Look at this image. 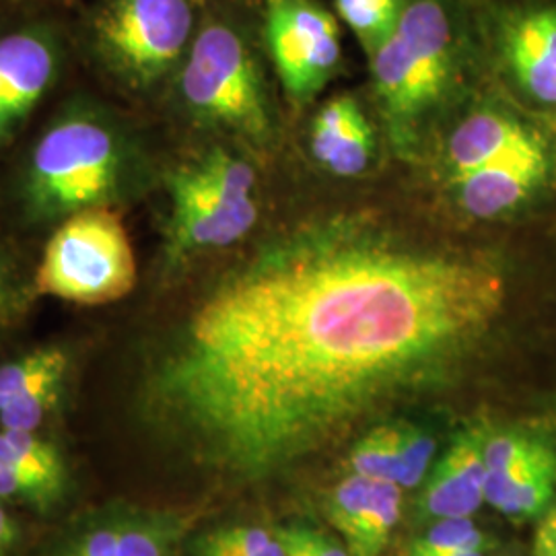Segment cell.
I'll list each match as a JSON object with an SVG mask.
<instances>
[{
  "label": "cell",
  "instance_id": "cell-4",
  "mask_svg": "<svg viewBox=\"0 0 556 556\" xmlns=\"http://www.w3.org/2000/svg\"><path fill=\"white\" fill-rule=\"evenodd\" d=\"M135 285L137 258L124 223L101 206L68 215L48 241L36 273L38 293L79 305L118 301Z\"/></svg>",
  "mask_w": 556,
  "mask_h": 556
},
{
  "label": "cell",
  "instance_id": "cell-21",
  "mask_svg": "<svg viewBox=\"0 0 556 556\" xmlns=\"http://www.w3.org/2000/svg\"><path fill=\"white\" fill-rule=\"evenodd\" d=\"M349 466L355 475L397 484L396 422H383L361 435L349 452Z\"/></svg>",
  "mask_w": 556,
  "mask_h": 556
},
{
  "label": "cell",
  "instance_id": "cell-9",
  "mask_svg": "<svg viewBox=\"0 0 556 556\" xmlns=\"http://www.w3.org/2000/svg\"><path fill=\"white\" fill-rule=\"evenodd\" d=\"M56 41L38 27L0 38V140L11 137L56 75Z\"/></svg>",
  "mask_w": 556,
  "mask_h": 556
},
{
  "label": "cell",
  "instance_id": "cell-31",
  "mask_svg": "<svg viewBox=\"0 0 556 556\" xmlns=\"http://www.w3.org/2000/svg\"><path fill=\"white\" fill-rule=\"evenodd\" d=\"M17 542V526L0 507V555H4Z\"/></svg>",
  "mask_w": 556,
  "mask_h": 556
},
{
  "label": "cell",
  "instance_id": "cell-15",
  "mask_svg": "<svg viewBox=\"0 0 556 556\" xmlns=\"http://www.w3.org/2000/svg\"><path fill=\"white\" fill-rule=\"evenodd\" d=\"M66 369L68 355L56 346L38 349L15 363L0 367V410L50 379H64Z\"/></svg>",
  "mask_w": 556,
  "mask_h": 556
},
{
  "label": "cell",
  "instance_id": "cell-28",
  "mask_svg": "<svg viewBox=\"0 0 556 556\" xmlns=\"http://www.w3.org/2000/svg\"><path fill=\"white\" fill-rule=\"evenodd\" d=\"M285 556H349L332 538L309 526L293 523L277 532Z\"/></svg>",
  "mask_w": 556,
  "mask_h": 556
},
{
  "label": "cell",
  "instance_id": "cell-14",
  "mask_svg": "<svg viewBox=\"0 0 556 556\" xmlns=\"http://www.w3.org/2000/svg\"><path fill=\"white\" fill-rule=\"evenodd\" d=\"M402 516V486L378 480L371 503L363 516L357 534L346 544L349 556H379L396 530Z\"/></svg>",
  "mask_w": 556,
  "mask_h": 556
},
{
  "label": "cell",
  "instance_id": "cell-7",
  "mask_svg": "<svg viewBox=\"0 0 556 556\" xmlns=\"http://www.w3.org/2000/svg\"><path fill=\"white\" fill-rule=\"evenodd\" d=\"M190 0H108L93 36L108 62L140 85L160 79L190 50Z\"/></svg>",
  "mask_w": 556,
  "mask_h": 556
},
{
  "label": "cell",
  "instance_id": "cell-18",
  "mask_svg": "<svg viewBox=\"0 0 556 556\" xmlns=\"http://www.w3.org/2000/svg\"><path fill=\"white\" fill-rule=\"evenodd\" d=\"M505 54L519 85L542 103H556V64L511 25L505 34Z\"/></svg>",
  "mask_w": 556,
  "mask_h": 556
},
{
  "label": "cell",
  "instance_id": "cell-29",
  "mask_svg": "<svg viewBox=\"0 0 556 556\" xmlns=\"http://www.w3.org/2000/svg\"><path fill=\"white\" fill-rule=\"evenodd\" d=\"M511 27L556 64V9H536L517 17Z\"/></svg>",
  "mask_w": 556,
  "mask_h": 556
},
{
  "label": "cell",
  "instance_id": "cell-19",
  "mask_svg": "<svg viewBox=\"0 0 556 556\" xmlns=\"http://www.w3.org/2000/svg\"><path fill=\"white\" fill-rule=\"evenodd\" d=\"M184 528V519L167 514L130 517L118 551L112 556H174Z\"/></svg>",
  "mask_w": 556,
  "mask_h": 556
},
{
  "label": "cell",
  "instance_id": "cell-30",
  "mask_svg": "<svg viewBox=\"0 0 556 556\" xmlns=\"http://www.w3.org/2000/svg\"><path fill=\"white\" fill-rule=\"evenodd\" d=\"M532 555L556 556V503L538 517Z\"/></svg>",
  "mask_w": 556,
  "mask_h": 556
},
{
  "label": "cell",
  "instance_id": "cell-26",
  "mask_svg": "<svg viewBox=\"0 0 556 556\" xmlns=\"http://www.w3.org/2000/svg\"><path fill=\"white\" fill-rule=\"evenodd\" d=\"M361 108L357 101L346 96H340L334 100L328 101L314 118L312 130H309V149L312 155L318 157L326 147L337 139L342 130H346L355 119L361 116Z\"/></svg>",
  "mask_w": 556,
  "mask_h": 556
},
{
  "label": "cell",
  "instance_id": "cell-2",
  "mask_svg": "<svg viewBox=\"0 0 556 556\" xmlns=\"http://www.w3.org/2000/svg\"><path fill=\"white\" fill-rule=\"evenodd\" d=\"M371 59L374 87L397 144L415 139L456 71L457 31L447 0H408Z\"/></svg>",
  "mask_w": 556,
  "mask_h": 556
},
{
  "label": "cell",
  "instance_id": "cell-24",
  "mask_svg": "<svg viewBox=\"0 0 556 556\" xmlns=\"http://www.w3.org/2000/svg\"><path fill=\"white\" fill-rule=\"evenodd\" d=\"M435 456V441L415 425L396 422L397 484L415 489L427 475Z\"/></svg>",
  "mask_w": 556,
  "mask_h": 556
},
{
  "label": "cell",
  "instance_id": "cell-1",
  "mask_svg": "<svg viewBox=\"0 0 556 556\" xmlns=\"http://www.w3.org/2000/svg\"><path fill=\"white\" fill-rule=\"evenodd\" d=\"M505 301L484 254L365 213L301 223L200 301L151 369L142 413L194 464L260 482L456 376Z\"/></svg>",
  "mask_w": 556,
  "mask_h": 556
},
{
  "label": "cell",
  "instance_id": "cell-20",
  "mask_svg": "<svg viewBox=\"0 0 556 556\" xmlns=\"http://www.w3.org/2000/svg\"><path fill=\"white\" fill-rule=\"evenodd\" d=\"M374 130L361 114L346 130H342L337 139L326 147V151L318 155L316 161L334 176L355 178L369 167L374 157Z\"/></svg>",
  "mask_w": 556,
  "mask_h": 556
},
{
  "label": "cell",
  "instance_id": "cell-12",
  "mask_svg": "<svg viewBox=\"0 0 556 556\" xmlns=\"http://www.w3.org/2000/svg\"><path fill=\"white\" fill-rule=\"evenodd\" d=\"M555 493L556 450L536 438L516 462L489 472L484 482V503L517 521L542 516L555 503Z\"/></svg>",
  "mask_w": 556,
  "mask_h": 556
},
{
  "label": "cell",
  "instance_id": "cell-13",
  "mask_svg": "<svg viewBox=\"0 0 556 556\" xmlns=\"http://www.w3.org/2000/svg\"><path fill=\"white\" fill-rule=\"evenodd\" d=\"M534 132L505 114L477 112L464 119L447 142V165L452 179L507 160L540 144Z\"/></svg>",
  "mask_w": 556,
  "mask_h": 556
},
{
  "label": "cell",
  "instance_id": "cell-22",
  "mask_svg": "<svg viewBox=\"0 0 556 556\" xmlns=\"http://www.w3.org/2000/svg\"><path fill=\"white\" fill-rule=\"evenodd\" d=\"M376 482L378 480H374V478L353 472V475L342 478L326 498L328 521L342 536L344 544H349L357 534L358 526H361L363 516L374 497Z\"/></svg>",
  "mask_w": 556,
  "mask_h": 556
},
{
  "label": "cell",
  "instance_id": "cell-23",
  "mask_svg": "<svg viewBox=\"0 0 556 556\" xmlns=\"http://www.w3.org/2000/svg\"><path fill=\"white\" fill-rule=\"evenodd\" d=\"M194 556H285V551L268 530L231 526L199 538Z\"/></svg>",
  "mask_w": 556,
  "mask_h": 556
},
{
  "label": "cell",
  "instance_id": "cell-11",
  "mask_svg": "<svg viewBox=\"0 0 556 556\" xmlns=\"http://www.w3.org/2000/svg\"><path fill=\"white\" fill-rule=\"evenodd\" d=\"M484 439L482 431L459 433L450 450L425 478L418 498L427 519L472 517L484 505Z\"/></svg>",
  "mask_w": 556,
  "mask_h": 556
},
{
  "label": "cell",
  "instance_id": "cell-6",
  "mask_svg": "<svg viewBox=\"0 0 556 556\" xmlns=\"http://www.w3.org/2000/svg\"><path fill=\"white\" fill-rule=\"evenodd\" d=\"M119 178L114 135L96 119L59 122L41 137L29 169V197L43 215L100 206Z\"/></svg>",
  "mask_w": 556,
  "mask_h": 556
},
{
  "label": "cell",
  "instance_id": "cell-5",
  "mask_svg": "<svg viewBox=\"0 0 556 556\" xmlns=\"http://www.w3.org/2000/svg\"><path fill=\"white\" fill-rule=\"evenodd\" d=\"M179 87L200 118L250 139L268 137L270 112L258 64L233 27L208 23L200 29L186 52Z\"/></svg>",
  "mask_w": 556,
  "mask_h": 556
},
{
  "label": "cell",
  "instance_id": "cell-8",
  "mask_svg": "<svg viewBox=\"0 0 556 556\" xmlns=\"http://www.w3.org/2000/svg\"><path fill=\"white\" fill-rule=\"evenodd\" d=\"M264 31L287 93L305 101L319 93L342 59L338 20L318 0H266Z\"/></svg>",
  "mask_w": 556,
  "mask_h": 556
},
{
  "label": "cell",
  "instance_id": "cell-25",
  "mask_svg": "<svg viewBox=\"0 0 556 556\" xmlns=\"http://www.w3.org/2000/svg\"><path fill=\"white\" fill-rule=\"evenodd\" d=\"M64 379H50L0 410V422L7 431H36L46 415L56 406Z\"/></svg>",
  "mask_w": 556,
  "mask_h": 556
},
{
  "label": "cell",
  "instance_id": "cell-16",
  "mask_svg": "<svg viewBox=\"0 0 556 556\" xmlns=\"http://www.w3.org/2000/svg\"><path fill=\"white\" fill-rule=\"evenodd\" d=\"M408 0H334L338 17L357 36L367 54H374L396 29Z\"/></svg>",
  "mask_w": 556,
  "mask_h": 556
},
{
  "label": "cell",
  "instance_id": "cell-33",
  "mask_svg": "<svg viewBox=\"0 0 556 556\" xmlns=\"http://www.w3.org/2000/svg\"><path fill=\"white\" fill-rule=\"evenodd\" d=\"M450 556H486V551H468V553H459V555Z\"/></svg>",
  "mask_w": 556,
  "mask_h": 556
},
{
  "label": "cell",
  "instance_id": "cell-27",
  "mask_svg": "<svg viewBox=\"0 0 556 556\" xmlns=\"http://www.w3.org/2000/svg\"><path fill=\"white\" fill-rule=\"evenodd\" d=\"M62 489L64 484L52 478L17 470H0V498H21L48 507L60 497Z\"/></svg>",
  "mask_w": 556,
  "mask_h": 556
},
{
  "label": "cell",
  "instance_id": "cell-17",
  "mask_svg": "<svg viewBox=\"0 0 556 556\" xmlns=\"http://www.w3.org/2000/svg\"><path fill=\"white\" fill-rule=\"evenodd\" d=\"M493 548V538L477 528L472 517L438 519L408 546L406 556H450Z\"/></svg>",
  "mask_w": 556,
  "mask_h": 556
},
{
  "label": "cell",
  "instance_id": "cell-32",
  "mask_svg": "<svg viewBox=\"0 0 556 556\" xmlns=\"http://www.w3.org/2000/svg\"><path fill=\"white\" fill-rule=\"evenodd\" d=\"M7 307H9V293H7V285L2 280V275H0V321L4 319Z\"/></svg>",
  "mask_w": 556,
  "mask_h": 556
},
{
  "label": "cell",
  "instance_id": "cell-3",
  "mask_svg": "<svg viewBox=\"0 0 556 556\" xmlns=\"http://www.w3.org/2000/svg\"><path fill=\"white\" fill-rule=\"evenodd\" d=\"M256 174L248 161L223 149L176 169L169 178V252L186 256L245 238L258 219Z\"/></svg>",
  "mask_w": 556,
  "mask_h": 556
},
{
  "label": "cell",
  "instance_id": "cell-10",
  "mask_svg": "<svg viewBox=\"0 0 556 556\" xmlns=\"http://www.w3.org/2000/svg\"><path fill=\"white\" fill-rule=\"evenodd\" d=\"M551 160L540 142L507 160L454 179L459 206L475 219H495L516 211L548 176Z\"/></svg>",
  "mask_w": 556,
  "mask_h": 556
}]
</instances>
